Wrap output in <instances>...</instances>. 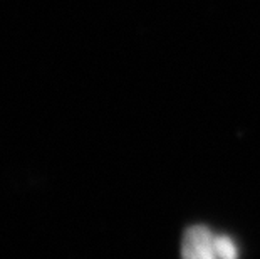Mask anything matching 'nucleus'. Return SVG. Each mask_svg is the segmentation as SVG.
<instances>
[{
  "label": "nucleus",
  "mask_w": 260,
  "mask_h": 259,
  "mask_svg": "<svg viewBox=\"0 0 260 259\" xmlns=\"http://www.w3.org/2000/svg\"><path fill=\"white\" fill-rule=\"evenodd\" d=\"M215 236L212 231L195 225L186 231L181 246V259H218L213 247Z\"/></svg>",
  "instance_id": "obj_1"
},
{
  "label": "nucleus",
  "mask_w": 260,
  "mask_h": 259,
  "mask_svg": "<svg viewBox=\"0 0 260 259\" xmlns=\"http://www.w3.org/2000/svg\"><path fill=\"white\" fill-rule=\"evenodd\" d=\"M213 247L218 259H237V247L232 239L225 236H215Z\"/></svg>",
  "instance_id": "obj_2"
}]
</instances>
